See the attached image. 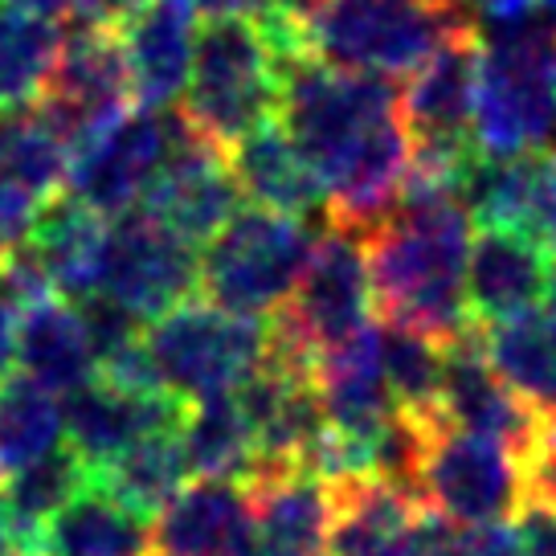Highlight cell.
Instances as JSON below:
<instances>
[{
    "label": "cell",
    "instance_id": "4316f807",
    "mask_svg": "<svg viewBox=\"0 0 556 556\" xmlns=\"http://www.w3.org/2000/svg\"><path fill=\"white\" fill-rule=\"evenodd\" d=\"M180 451H185L189 475L242 483L258 463V438H254V426H250L238 393L205 397L197 401V409H185Z\"/></svg>",
    "mask_w": 556,
    "mask_h": 556
},
{
    "label": "cell",
    "instance_id": "836d02e7",
    "mask_svg": "<svg viewBox=\"0 0 556 556\" xmlns=\"http://www.w3.org/2000/svg\"><path fill=\"white\" fill-rule=\"evenodd\" d=\"M520 475L523 495H532L556 511V414H540L536 438L520 458Z\"/></svg>",
    "mask_w": 556,
    "mask_h": 556
},
{
    "label": "cell",
    "instance_id": "277c9868",
    "mask_svg": "<svg viewBox=\"0 0 556 556\" xmlns=\"http://www.w3.org/2000/svg\"><path fill=\"white\" fill-rule=\"evenodd\" d=\"M463 29H475L467 0H324L303 21V53L397 78Z\"/></svg>",
    "mask_w": 556,
    "mask_h": 556
},
{
    "label": "cell",
    "instance_id": "cb8c5ba5",
    "mask_svg": "<svg viewBox=\"0 0 556 556\" xmlns=\"http://www.w3.org/2000/svg\"><path fill=\"white\" fill-rule=\"evenodd\" d=\"M152 528L90 479L37 532V556H148Z\"/></svg>",
    "mask_w": 556,
    "mask_h": 556
},
{
    "label": "cell",
    "instance_id": "ab89813d",
    "mask_svg": "<svg viewBox=\"0 0 556 556\" xmlns=\"http://www.w3.org/2000/svg\"><path fill=\"white\" fill-rule=\"evenodd\" d=\"M262 4H270V9H278V13H287L291 21H299V25H303V21L312 17L324 0H262Z\"/></svg>",
    "mask_w": 556,
    "mask_h": 556
},
{
    "label": "cell",
    "instance_id": "603a6c76",
    "mask_svg": "<svg viewBox=\"0 0 556 556\" xmlns=\"http://www.w3.org/2000/svg\"><path fill=\"white\" fill-rule=\"evenodd\" d=\"M548 278V258L528 242L500 233V229H479L470 233L467 254V312L475 324H500L511 315L536 307Z\"/></svg>",
    "mask_w": 556,
    "mask_h": 556
},
{
    "label": "cell",
    "instance_id": "484cf974",
    "mask_svg": "<svg viewBox=\"0 0 556 556\" xmlns=\"http://www.w3.org/2000/svg\"><path fill=\"white\" fill-rule=\"evenodd\" d=\"M486 361L536 414H556V315L544 307L486 324Z\"/></svg>",
    "mask_w": 556,
    "mask_h": 556
},
{
    "label": "cell",
    "instance_id": "8d00e7d4",
    "mask_svg": "<svg viewBox=\"0 0 556 556\" xmlns=\"http://www.w3.org/2000/svg\"><path fill=\"white\" fill-rule=\"evenodd\" d=\"M463 544H467L470 556H523L520 540H516V528H507L504 520L463 528Z\"/></svg>",
    "mask_w": 556,
    "mask_h": 556
},
{
    "label": "cell",
    "instance_id": "e575fe53",
    "mask_svg": "<svg viewBox=\"0 0 556 556\" xmlns=\"http://www.w3.org/2000/svg\"><path fill=\"white\" fill-rule=\"evenodd\" d=\"M516 516V540H520L523 556H556V511L540 504L532 495H523Z\"/></svg>",
    "mask_w": 556,
    "mask_h": 556
},
{
    "label": "cell",
    "instance_id": "6da1fadb",
    "mask_svg": "<svg viewBox=\"0 0 556 556\" xmlns=\"http://www.w3.org/2000/svg\"><path fill=\"white\" fill-rule=\"evenodd\" d=\"M275 123L312 164L331 226L361 238L393 208L409 173V139L389 74L328 66L312 53L278 58Z\"/></svg>",
    "mask_w": 556,
    "mask_h": 556
},
{
    "label": "cell",
    "instance_id": "f35d334b",
    "mask_svg": "<svg viewBox=\"0 0 556 556\" xmlns=\"http://www.w3.org/2000/svg\"><path fill=\"white\" fill-rule=\"evenodd\" d=\"M13 340H17V303L0 291V381L13 365Z\"/></svg>",
    "mask_w": 556,
    "mask_h": 556
},
{
    "label": "cell",
    "instance_id": "1f68e13d",
    "mask_svg": "<svg viewBox=\"0 0 556 556\" xmlns=\"http://www.w3.org/2000/svg\"><path fill=\"white\" fill-rule=\"evenodd\" d=\"M66 164L70 143L41 115H0V185L41 201L66 185Z\"/></svg>",
    "mask_w": 556,
    "mask_h": 556
},
{
    "label": "cell",
    "instance_id": "f546056e",
    "mask_svg": "<svg viewBox=\"0 0 556 556\" xmlns=\"http://www.w3.org/2000/svg\"><path fill=\"white\" fill-rule=\"evenodd\" d=\"M66 417L62 401L34 377H4L0 381V475L29 467L62 446Z\"/></svg>",
    "mask_w": 556,
    "mask_h": 556
},
{
    "label": "cell",
    "instance_id": "4dcf8cb0",
    "mask_svg": "<svg viewBox=\"0 0 556 556\" xmlns=\"http://www.w3.org/2000/svg\"><path fill=\"white\" fill-rule=\"evenodd\" d=\"M90 483V467L70 451L58 446L46 458H37L29 467H21L9 475V486L0 495V507L9 511L13 532L21 540V553L37 556V532L50 520L58 507L66 504L74 491H83Z\"/></svg>",
    "mask_w": 556,
    "mask_h": 556
},
{
    "label": "cell",
    "instance_id": "e0dca14e",
    "mask_svg": "<svg viewBox=\"0 0 556 556\" xmlns=\"http://www.w3.org/2000/svg\"><path fill=\"white\" fill-rule=\"evenodd\" d=\"M185 409L189 405L164 389H123V384L94 377L83 389L66 393L62 417H66L70 451L90 470H99L115 454L136 446L139 438L180 430Z\"/></svg>",
    "mask_w": 556,
    "mask_h": 556
},
{
    "label": "cell",
    "instance_id": "ac0fdd59",
    "mask_svg": "<svg viewBox=\"0 0 556 556\" xmlns=\"http://www.w3.org/2000/svg\"><path fill=\"white\" fill-rule=\"evenodd\" d=\"M254 520V556H324L328 544V486L319 475L258 458L242 479Z\"/></svg>",
    "mask_w": 556,
    "mask_h": 556
},
{
    "label": "cell",
    "instance_id": "74e56055",
    "mask_svg": "<svg viewBox=\"0 0 556 556\" xmlns=\"http://www.w3.org/2000/svg\"><path fill=\"white\" fill-rule=\"evenodd\" d=\"M467 4H470V13H479L491 29H500V25H511V21L532 17L540 0H467Z\"/></svg>",
    "mask_w": 556,
    "mask_h": 556
},
{
    "label": "cell",
    "instance_id": "8992f818",
    "mask_svg": "<svg viewBox=\"0 0 556 556\" xmlns=\"http://www.w3.org/2000/svg\"><path fill=\"white\" fill-rule=\"evenodd\" d=\"M270 331L254 315L226 312L208 299H185L143 331L152 377L176 401H205L233 393L266 361Z\"/></svg>",
    "mask_w": 556,
    "mask_h": 556
},
{
    "label": "cell",
    "instance_id": "d590c367",
    "mask_svg": "<svg viewBox=\"0 0 556 556\" xmlns=\"http://www.w3.org/2000/svg\"><path fill=\"white\" fill-rule=\"evenodd\" d=\"M37 197L13 189V185H0V258H9L21 242H25V229L37 213Z\"/></svg>",
    "mask_w": 556,
    "mask_h": 556
},
{
    "label": "cell",
    "instance_id": "4fadbf2b",
    "mask_svg": "<svg viewBox=\"0 0 556 556\" xmlns=\"http://www.w3.org/2000/svg\"><path fill=\"white\" fill-rule=\"evenodd\" d=\"M328 544L324 556H430L438 516L372 470L324 479Z\"/></svg>",
    "mask_w": 556,
    "mask_h": 556
},
{
    "label": "cell",
    "instance_id": "b9f144b4",
    "mask_svg": "<svg viewBox=\"0 0 556 556\" xmlns=\"http://www.w3.org/2000/svg\"><path fill=\"white\" fill-rule=\"evenodd\" d=\"M536 9H540V17H544V21H553V25H556V0H540Z\"/></svg>",
    "mask_w": 556,
    "mask_h": 556
},
{
    "label": "cell",
    "instance_id": "ba28073f",
    "mask_svg": "<svg viewBox=\"0 0 556 556\" xmlns=\"http://www.w3.org/2000/svg\"><path fill=\"white\" fill-rule=\"evenodd\" d=\"M312 245V233L299 217L262 205H238L226 226L205 242V254H197V291H205L208 303L226 312L262 319L278 312L282 299L295 291Z\"/></svg>",
    "mask_w": 556,
    "mask_h": 556
},
{
    "label": "cell",
    "instance_id": "7a4b0ae2",
    "mask_svg": "<svg viewBox=\"0 0 556 556\" xmlns=\"http://www.w3.org/2000/svg\"><path fill=\"white\" fill-rule=\"evenodd\" d=\"M470 233V213L451 185L405 173L393 208L361 233L381 319L417 331L438 348L475 328L463 287Z\"/></svg>",
    "mask_w": 556,
    "mask_h": 556
},
{
    "label": "cell",
    "instance_id": "d6a6232c",
    "mask_svg": "<svg viewBox=\"0 0 556 556\" xmlns=\"http://www.w3.org/2000/svg\"><path fill=\"white\" fill-rule=\"evenodd\" d=\"M377 352H381V372L389 384V397L401 414L414 417H442L438 409V389H442V348L417 331L389 324L377 331Z\"/></svg>",
    "mask_w": 556,
    "mask_h": 556
},
{
    "label": "cell",
    "instance_id": "83f0119b",
    "mask_svg": "<svg viewBox=\"0 0 556 556\" xmlns=\"http://www.w3.org/2000/svg\"><path fill=\"white\" fill-rule=\"evenodd\" d=\"M62 46V25L25 9L17 0H0V115L34 111Z\"/></svg>",
    "mask_w": 556,
    "mask_h": 556
},
{
    "label": "cell",
    "instance_id": "2e32d148",
    "mask_svg": "<svg viewBox=\"0 0 556 556\" xmlns=\"http://www.w3.org/2000/svg\"><path fill=\"white\" fill-rule=\"evenodd\" d=\"M475 328H467L454 344L442 348L438 409L454 430L491 438V442L507 446L516 458H523V451L536 438L540 414L495 372V365L483 352V336Z\"/></svg>",
    "mask_w": 556,
    "mask_h": 556
},
{
    "label": "cell",
    "instance_id": "5bb4252c",
    "mask_svg": "<svg viewBox=\"0 0 556 556\" xmlns=\"http://www.w3.org/2000/svg\"><path fill=\"white\" fill-rule=\"evenodd\" d=\"M458 201L483 229H500L556 262V152L532 148L504 160H475Z\"/></svg>",
    "mask_w": 556,
    "mask_h": 556
},
{
    "label": "cell",
    "instance_id": "30bf717a",
    "mask_svg": "<svg viewBox=\"0 0 556 556\" xmlns=\"http://www.w3.org/2000/svg\"><path fill=\"white\" fill-rule=\"evenodd\" d=\"M417 500L430 516L454 528L507 520L523 500L520 458L491 438L442 421L421 454Z\"/></svg>",
    "mask_w": 556,
    "mask_h": 556
},
{
    "label": "cell",
    "instance_id": "60d3db41",
    "mask_svg": "<svg viewBox=\"0 0 556 556\" xmlns=\"http://www.w3.org/2000/svg\"><path fill=\"white\" fill-rule=\"evenodd\" d=\"M540 299H544V312L556 315V262L548 266V278H544V295H540Z\"/></svg>",
    "mask_w": 556,
    "mask_h": 556
},
{
    "label": "cell",
    "instance_id": "f1b7e54d",
    "mask_svg": "<svg viewBox=\"0 0 556 556\" xmlns=\"http://www.w3.org/2000/svg\"><path fill=\"white\" fill-rule=\"evenodd\" d=\"M90 479L103 486L111 500H119L136 516L152 520L189 479V463L180 451V430L139 438L136 446H127L111 463L90 470Z\"/></svg>",
    "mask_w": 556,
    "mask_h": 556
},
{
    "label": "cell",
    "instance_id": "d4e9b609",
    "mask_svg": "<svg viewBox=\"0 0 556 556\" xmlns=\"http://www.w3.org/2000/svg\"><path fill=\"white\" fill-rule=\"evenodd\" d=\"M229 173L242 197L287 217H307L324 205V189L315 180L312 164L275 119H266L229 148Z\"/></svg>",
    "mask_w": 556,
    "mask_h": 556
},
{
    "label": "cell",
    "instance_id": "5b68a950",
    "mask_svg": "<svg viewBox=\"0 0 556 556\" xmlns=\"http://www.w3.org/2000/svg\"><path fill=\"white\" fill-rule=\"evenodd\" d=\"M180 94V115L189 119V127L226 156L238 139L275 119L278 53L258 29V21L245 13L205 17L192 46L189 83Z\"/></svg>",
    "mask_w": 556,
    "mask_h": 556
},
{
    "label": "cell",
    "instance_id": "52a82bcc",
    "mask_svg": "<svg viewBox=\"0 0 556 556\" xmlns=\"http://www.w3.org/2000/svg\"><path fill=\"white\" fill-rule=\"evenodd\" d=\"M372 315L365 245L352 229L331 226L312 245V258L299 275L295 291L270 312V356L282 365L312 372L315 356L352 340Z\"/></svg>",
    "mask_w": 556,
    "mask_h": 556
},
{
    "label": "cell",
    "instance_id": "7402d4cb",
    "mask_svg": "<svg viewBox=\"0 0 556 556\" xmlns=\"http://www.w3.org/2000/svg\"><path fill=\"white\" fill-rule=\"evenodd\" d=\"M13 361L25 377L46 384L50 393H74L99 377L83 312H78V303L62 295H41L17 307Z\"/></svg>",
    "mask_w": 556,
    "mask_h": 556
},
{
    "label": "cell",
    "instance_id": "3957f363",
    "mask_svg": "<svg viewBox=\"0 0 556 556\" xmlns=\"http://www.w3.org/2000/svg\"><path fill=\"white\" fill-rule=\"evenodd\" d=\"M556 131V25L523 17L479 46L470 139L483 160L544 148Z\"/></svg>",
    "mask_w": 556,
    "mask_h": 556
},
{
    "label": "cell",
    "instance_id": "9a60e30c",
    "mask_svg": "<svg viewBox=\"0 0 556 556\" xmlns=\"http://www.w3.org/2000/svg\"><path fill=\"white\" fill-rule=\"evenodd\" d=\"M238 205H242V189L229 173V156L222 148H213L205 136H197L192 127L180 131L176 148L139 197L143 217L173 229L189 245L208 242L233 217Z\"/></svg>",
    "mask_w": 556,
    "mask_h": 556
},
{
    "label": "cell",
    "instance_id": "d6986e66",
    "mask_svg": "<svg viewBox=\"0 0 556 556\" xmlns=\"http://www.w3.org/2000/svg\"><path fill=\"white\" fill-rule=\"evenodd\" d=\"M115 34L131 83V103L143 111L173 106L189 83L197 46V13L189 0H143Z\"/></svg>",
    "mask_w": 556,
    "mask_h": 556
},
{
    "label": "cell",
    "instance_id": "44dd1931",
    "mask_svg": "<svg viewBox=\"0 0 556 556\" xmlns=\"http://www.w3.org/2000/svg\"><path fill=\"white\" fill-rule=\"evenodd\" d=\"M103 242L106 217H99L78 197L58 189L41 197L34 222L25 229V242L17 250L34 262L37 275L50 282L53 295L78 303V299L94 295V287H99Z\"/></svg>",
    "mask_w": 556,
    "mask_h": 556
},
{
    "label": "cell",
    "instance_id": "7c38bea8",
    "mask_svg": "<svg viewBox=\"0 0 556 556\" xmlns=\"http://www.w3.org/2000/svg\"><path fill=\"white\" fill-rule=\"evenodd\" d=\"M37 115L50 123L70 148L94 136L99 127L115 123L131 111V83L123 66L119 34L106 25H78L70 21L46 90L37 99Z\"/></svg>",
    "mask_w": 556,
    "mask_h": 556
},
{
    "label": "cell",
    "instance_id": "ffe728a7",
    "mask_svg": "<svg viewBox=\"0 0 556 556\" xmlns=\"http://www.w3.org/2000/svg\"><path fill=\"white\" fill-rule=\"evenodd\" d=\"M152 548L156 556H254L245 486L233 479L180 486L156 511Z\"/></svg>",
    "mask_w": 556,
    "mask_h": 556
},
{
    "label": "cell",
    "instance_id": "9c48e42d",
    "mask_svg": "<svg viewBox=\"0 0 556 556\" xmlns=\"http://www.w3.org/2000/svg\"><path fill=\"white\" fill-rule=\"evenodd\" d=\"M185 127H189L185 115L173 106L123 111L115 123H106L94 136L70 148L62 189L94 208L99 217L131 213V205H139L143 189L152 185V176L160 173V164L168 160Z\"/></svg>",
    "mask_w": 556,
    "mask_h": 556
},
{
    "label": "cell",
    "instance_id": "8fae6325",
    "mask_svg": "<svg viewBox=\"0 0 556 556\" xmlns=\"http://www.w3.org/2000/svg\"><path fill=\"white\" fill-rule=\"evenodd\" d=\"M197 245L176 238L173 229L156 226L143 213H119L115 226H106L94 295L111 299L131 319L173 312L176 303L197 295Z\"/></svg>",
    "mask_w": 556,
    "mask_h": 556
}]
</instances>
